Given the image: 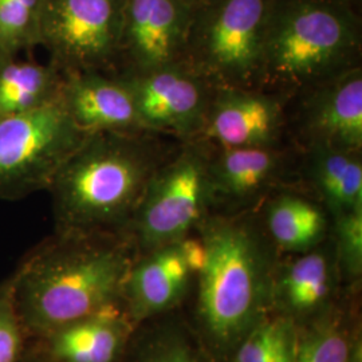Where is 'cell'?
<instances>
[{
	"instance_id": "cell-13",
	"label": "cell",
	"mask_w": 362,
	"mask_h": 362,
	"mask_svg": "<svg viewBox=\"0 0 362 362\" xmlns=\"http://www.w3.org/2000/svg\"><path fill=\"white\" fill-rule=\"evenodd\" d=\"M284 122L276 95L259 88H215L199 137L216 148L278 145Z\"/></svg>"
},
{
	"instance_id": "cell-14",
	"label": "cell",
	"mask_w": 362,
	"mask_h": 362,
	"mask_svg": "<svg viewBox=\"0 0 362 362\" xmlns=\"http://www.w3.org/2000/svg\"><path fill=\"white\" fill-rule=\"evenodd\" d=\"M309 90L300 115L308 145L361 152V67H350Z\"/></svg>"
},
{
	"instance_id": "cell-27",
	"label": "cell",
	"mask_w": 362,
	"mask_h": 362,
	"mask_svg": "<svg viewBox=\"0 0 362 362\" xmlns=\"http://www.w3.org/2000/svg\"><path fill=\"white\" fill-rule=\"evenodd\" d=\"M348 362H362V339L356 345Z\"/></svg>"
},
{
	"instance_id": "cell-10",
	"label": "cell",
	"mask_w": 362,
	"mask_h": 362,
	"mask_svg": "<svg viewBox=\"0 0 362 362\" xmlns=\"http://www.w3.org/2000/svg\"><path fill=\"white\" fill-rule=\"evenodd\" d=\"M192 15L188 0H127L119 52L127 76L184 62Z\"/></svg>"
},
{
	"instance_id": "cell-17",
	"label": "cell",
	"mask_w": 362,
	"mask_h": 362,
	"mask_svg": "<svg viewBox=\"0 0 362 362\" xmlns=\"http://www.w3.org/2000/svg\"><path fill=\"white\" fill-rule=\"evenodd\" d=\"M285 169L286 156L278 145L218 148L208 163L212 206L242 212L267 194Z\"/></svg>"
},
{
	"instance_id": "cell-19",
	"label": "cell",
	"mask_w": 362,
	"mask_h": 362,
	"mask_svg": "<svg viewBox=\"0 0 362 362\" xmlns=\"http://www.w3.org/2000/svg\"><path fill=\"white\" fill-rule=\"evenodd\" d=\"M308 175L332 218L362 211L361 152L309 146Z\"/></svg>"
},
{
	"instance_id": "cell-24",
	"label": "cell",
	"mask_w": 362,
	"mask_h": 362,
	"mask_svg": "<svg viewBox=\"0 0 362 362\" xmlns=\"http://www.w3.org/2000/svg\"><path fill=\"white\" fill-rule=\"evenodd\" d=\"M43 0H0V58L39 45Z\"/></svg>"
},
{
	"instance_id": "cell-29",
	"label": "cell",
	"mask_w": 362,
	"mask_h": 362,
	"mask_svg": "<svg viewBox=\"0 0 362 362\" xmlns=\"http://www.w3.org/2000/svg\"><path fill=\"white\" fill-rule=\"evenodd\" d=\"M22 362H35L33 361V360H30V358H26V357H23V361Z\"/></svg>"
},
{
	"instance_id": "cell-5",
	"label": "cell",
	"mask_w": 362,
	"mask_h": 362,
	"mask_svg": "<svg viewBox=\"0 0 362 362\" xmlns=\"http://www.w3.org/2000/svg\"><path fill=\"white\" fill-rule=\"evenodd\" d=\"M272 0H204L194 7L184 62L216 88H260Z\"/></svg>"
},
{
	"instance_id": "cell-1",
	"label": "cell",
	"mask_w": 362,
	"mask_h": 362,
	"mask_svg": "<svg viewBox=\"0 0 362 362\" xmlns=\"http://www.w3.org/2000/svg\"><path fill=\"white\" fill-rule=\"evenodd\" d=\"M206 262L197 278L196 336L216 362L272 313L278 250L250 211L208 214L197 226Z\"/></svg>"
},
{
	"instance_id": "cell-25",
	"label": "cell",
	"mask_w": 362,
	"mask_h": 362,
	"mask_svg": "<svg viewBox=\"0 0 362 362\" xmlns=\"http://www.w3.org/2000/svg\"><path fill=\"white\" fill-rule=\"evenodd\" d=\"M332 243L342 279L356 285L362 275V211L333 218Z\"/></svg>"
},
{
	"instance_id": "cell-6",
	"label": "cell",
	"mask_w": 362,
	"mask_h": 362,
	"mask_svg": "<svg viewBox=\"0 0 362 362\" xmlns=\"http://www.w3.org/2000/svg\"><path fill=\"white\" fill-rule=\"evenodd\" d=\"M208 163L207 151L192 140L156 170L124 233L136 255L179 242L211 212Z\"/></svg>"
},
{
	"instance_id": "cell-7",
	"label": "cell",
	"mask_w": 362,
	"mask_h": 362,
	"mask_svg": "<svg viewBox=\"0 0 362 362\" xmlns=\"http://www.w3.org/2000/svg\"><path fill=\"white\" fill-rule=\"evenodd\" d=\"M88 134L59 103L0 118V200L49 191L57 172Z\"/></svg>"
},
{
	"instance_id": "cell-4",
	"label": "cell",
	"mask_w": 362,
	"mask_h": 362,
	"mask_svg": "<svg viewBox=\"0 0 362 362\" xmlns=\"http://www.w3.org/2000/svg\"><path fill=\"white\" fill-rule=\"evenodd\" d=\"M357 0H272L260 85L311 89L354 67L361 47Z\"/></svg>"
},
{
	"instance_id": "cell-8",
	"label": "cell",
	"mask_w": 362,
	"mask_h": 362,
	"mask_svg": "<svg viewBox=\"0 0 362 362\" xmlns=\"http://www.w3.org/2000/svg\"><path fill=\"white\" fill-rule=\"evenodd\" d=\"M127 0H43L39 45L62 74L103 71L119 59Z\"/></svg>"
},
{
	"instance_id": "cell-2",
	"label": "cell",
	"mask_w": 362,
	"mask_h": 362,
	"mask_svg": "<svg viewBox=\"0 0 362 362\" xmlns=\"http://www.w3.org/2000/svg\"><path fill=\"white\" fill-rule=\"evenodd\" d=\"M136 258L124 233H52L13 270L15 303L28 341L121 302Z\"/></svg>"
},
{
	"instance_id": "cell-3",
	"label": "cell",
	"mask_w": 362,
	"mask_h": 362,
	"mask_svg": "<svg viewBox=\"0 0 362 362\" xmlns=\"http://www.w3.org/2000/svg\"><path fill=\"white\" fill-rule=\"evenodd\" d=\"M152 134H88L49 188L54 233H125L148 182L169 157Z\"/></svg>"
},
{
	"instance_id": "cell-18",
	"label": "cell",
	"mask_w": 362,
	"mask_h": 362,
	"mask_svg": "<svg viewBox=\"0 0 362 362\" xmlns=\"http://www.w3.org/2000/svg\"><path fill=\"white\" fill-rule=\"evenodd\" d=\"M262 224L278 252L286 254H299L320 246L329 233L324 208L296 194H281L270 200Z\"/></svg>"
},
{
	"instance_id": "cell-15",
	"label": "cell",
	"mask_w": 362,
	"mask_h": 362,
	"mask_svg": "<svg viewBox=\"0 0 362 362\" xmlns=\"http://www.w3.org/2000/svg\"><path fill=\"white\" fill-rule=\"evenodd\" d=\"M196 276L180 240L136 255L127 275L121 303L139 327L173 310Z\"/></svg>"
},
{
	"instance_id": "cell-28",
	"label": "cell",
	"mask_w": 362,
	"mask_h": 362,
	"mask_svg": "<svg viewBox=\"0 0 362 362\" xmlns=\"http://www.w3.org/2000/svg\"><path fill=\"white\" fill-rule=\"evenodd\" d=\"M188 1H189V3H191V4L194 7L196 4H199V3H202V1H204V0H188Z\"/></svg>"
},
{
	"instance_id": "cell-26",
	"label": "cell",
	"mask_w": 362,
	"mask_h": 362,
	"mask_svg": "<svg viewBox=\"0 0 362 362\" xmlns=\"http://www.w3.org/2000/svg\"><path fill=\"white\" fill-rule=\"evenodd\" d=\"M25 327L15 303V278L11 272L0 282V362H22L26 353Z\"/></svg>"
},
{
	"instance_id": "cell-22",
	"label": "cell",
	"mask_w": 362,
	"mask_h": 362,
	"mask_svg": "<svg viewBox=\"0 0 362 362\" xmlns=\"http://www.w3.org/2000/svg\"><path fill=\"white\" fill-rule=\"evenodd\" d=\"M124 362H216L194 332L168 321L149 327L132 339Z\"/></svg>"
},
{
	"instance_id": "cell-11",
	"label": "cell",
	"mask_w": 362,
	"mask_h": 362,
	"mask_svg": "<svg viewBox=\"0 0 362 362\" xmlns=\"http://www.w3.org/2000/svg\"><path fill=\"white\" fill-rule=\"evenodd\" d=\"M137 329L117 302L30 339L25 357L35 362H124Z\"/></svg>"
},
{
	"instance_id": "cell-21",
	"label": "cell",
	"mask_w": 362,
	"mask_h": 362,
	"mask_svg": "<svg viewBox=\"0 0 362 362\" xmlns=\"http://www.w3.org/2000/svg\"><path fill=\"white\" fill-rule=\"evenodd\" d=\"M361 339L357 318L338 300L298 326L294 362H348Z\"/></svg>"
},
{
	"instance_id": "cell-12",
	"label": "cell",
	"mask_w": 362,
	"mask_h": 362,
	"mask_svg": "<svg viewBox=\"0 0 362 362\" xmlns=\"http://www.w3.org/2000/svg\"><path fill=\"white\" fill-rule=\"evenodd\" d=\"M342 281L332 240L309 251L278 259L272 288V313L298 326L338 302Z\"/></svg>"
},
{
	"instance_id": "cell-9",
	"label": "cell",
	"mask_w": 362,
	"mask_h": 362,
	"mask_svg": "<svg viewBox=\"0 0 362 362\" xmlns=\"http://www.w3.org/2000/svg\"><path fill=\"white\" fill-rule=\"evenodd\" d=\"M141 128L185 141L200 136L216 86L185 62L125 76Z\"/></svg>"
},
{
	"instance_id": "cell-23",
	"label": "cell",
	"mask_w": 362,
	"mask_h": 362,
	"mask_svg": "<svg viewBox=\"0 0 362 362\" xmlns=\"http://www.w3.org/2000/svg\"><path fill=\"white\" fill-rule=\"evenodd\" d=\"M297 338L294 321L270 313L238 344L227 362H294Z\"/></svg>"
},
{
	"instance_id": "cell-16",
	"label": "cell",
	"mask_w": 362,
	"mask_h": 362,
	"mask_svg": "<svg viewBox=\"0 0 362 362\" xmlns=\"http://www.w3.org/2000/svg\"><path fill=\"white\" fill-rule=\"evenodd\" d=\"M59 103L86 134L145 132L129 83L124 77H107L97 70L64 74Z\"/></svg>"
},
{
	"instance_id": "cell-20",
	"label": "cell",
	"mask_w": 362,
	"mask_h": 362,
	"mask_svg": "<svg viewBox=\"0 0 362 362\" xmlns=\"http://www.w3.org/2000/svg\"><path fill=\"white\" fill-rule=\"evenodd\" d=\"M62 81L64 74L52 64L0 58V118L57 103Z\"/></svg>"
}]
</instances>
